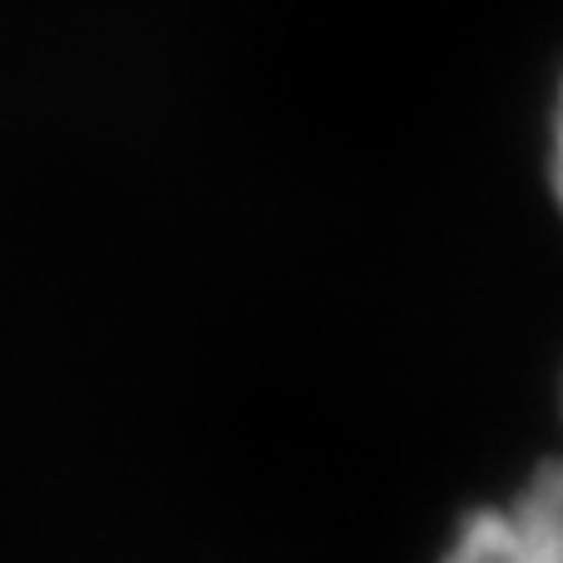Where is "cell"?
<instances>
[{
  "mask_svg": "<svg viewBox=\"0 0 563 563\" xmlns=\"http://www.w3.org/2000/svg\"><path fill=\"white\" fill-rule=\"evenodd\" d=\"M525 515L534 519L539 539L549 549V563H563V460H549L529 475L525 495H519Z\"/></svg>",
  "mask_w": 563,
  "mask_h": 563,
  "instance_id": "7a4b0ae2",
  "label": "cell"
},
{
  "mask_svg": "<svg viewBox=\"0 0 563 563\" xmlns=\"http://www.w3.org/2000/svg\"><path fill=\"white\" fill-rule=\"evenodd\" d=\"M440 563H549V549L539 539L525 505H479L455 525Z\"/></svg>",
  "mask_w": 563,
  "mask_h": 563,
  "instance_id": "6da1fadb",
  "label": "cell"
},
{
  "mask_svg": "<svg viewBox=\"0 0 563 563\" xmlns=\"http://www.w3.org/2000/svg\"><path fill=\"white\" fill-rule=\"evenodd\" d=\"M549 188L563 213V79L554 89V109H549Z\"/></svg>",
  "mask_w": 563,
  "mask_h": 563,
  "instance_id": "3957f363",
  "label": "cell"
}]
</instances>
